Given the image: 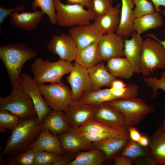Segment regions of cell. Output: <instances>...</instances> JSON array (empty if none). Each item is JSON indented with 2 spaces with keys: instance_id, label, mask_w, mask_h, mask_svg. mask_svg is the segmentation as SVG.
I'll use <instances>...</instances> for the list:
<instances>
[{
  "instance_id": "cell-36",
  "label": "cell",
  "mask_w": 165,
  "mask_h": 165,
  "mask_svg": "<svg viewBox=\"0 0 165 165\" xmlns=\"http://www.w3.org/2000/svg\"><path fill=\"white\" fill-rule=\"evenodd\" d=\"M62 156L52 152L36 150L34 165H53Z\"/></svg>"
},
{
  "instance_id": "cell-23",
  "label": "cell",
  "mask_w": 165,
  "mask_h": 165,
  "mask_svg": "<svg viewBox=\"0 0 165 165\" xmlns=\"http://www.w3.org/2000/svg\"><path fill=\"white\" fill-rule=\"evenodd\" d=\"M102 62L87 69L92 91L99 90L102 86L110 88L113 81L116 79L107 70Z\"/></svg>"
},
{
  "instance_id": "cell-8",
  "label": "cell",
  "mask_w": 165,
  "mask_h": 165,
  "mask_svg": "<svg viewBox=\"0 0 165 165\" xmlns=\"http://www.w3.org/2000/svg\"><path fill=\"white\" fill-rule=\"evenodd\" d=\"M38 85L44 99L52 110L64 111L73 101L71 89L61 82Z\"/></svg>"
},
{
  "instance_id": "cell-33",
  "label": "cell",
  "mask_w": 165,
  "mask_h": 165,
  "mask_svg": "<svg viewBox=\"0 0 165 165\" xmlns=\"http://www.w3.org/2000/svg\"><path fill=\"white\" fill-rule=\"evenodd\" d=\"M40 8L41 10L48 16L49 20L52 25L57 23L54 0H34L32 3V8L34 11Z\"/></svg>"
},
{
  "instance_id": "cell-42",
  "label": "cell",
  "mask_w": 165,
  "mask_h": 165,
  "mask_svg": "<svg viewBox=\"0 0 165 165\" xmlns=\"http://www.w3.org/2000/svg\"><path fill=\"white\" fill-rule=\"evenodd\" d=\"M25 8V7L23 5L17 6L10 9L6 8L0 6V28H1L3 22L11 13L15 11L20 12H24Z\"/></svg>"
},
{
  "instance_id": "cell-44",
  "label": "cell",
  "mask_w": 165,
  "mask_h": 165,
  "mask_svg": "<svg viewBox=\"0 0 165 165\" xmlns=\"http://www.w3.org/2000/svg\"><path fill=\"white\" fill-rule=\"evenodd\" d=\"M133 164V160L121 155L117 156L114 158L113 163V165H132Z\"/></svg>"
},
{
  "instance_id": "cell-46",
  "label": "cell",
  "mask_w": 165,
  "mask_h": 165,
  "mask_svg": "<svg viewBox=\"0 0 165 165\" xmlns=\"http://www.w3.org/2000/svg\"><path fill=\"white\" fill-rule=\"evenodd\" d=\"M128 130L130 139L138 142L141 136L138 130L134 127L129 128Z\"/></svg>"
},
{
  "instance_id": "cell-40",
  "label": "cell",
  "mask_w": 165,
  "mask_h": 165,
  "mask_svg": "<svg viewBox=\"0 0 165 165\" xmlns=\"http://www.w3.org/2000/svg\"><path fill=\"white\" fill-rule=\"evenodd\" d=\"M135 7L134 13L136 18L153 13L156 10L152 3L148 0H133Z\"/></svg>"
},
{
  "instance_id": "cell-50",
  "label": "cell",
  "mask_w": 165,
  "mask_h": 165,
  "mask_svg": "<svg viewBox=\"0 0 165 165\" xmlns=\"http://www.w3.org/2000/svg\"><path fill=\"white\" fill-rule=\"evenodd\" d=\"M162 13L165 17V9L162 11ZM147 36L149 37L153 38L160 43L163 46L165 50V38L164 41H161L158 38L153 34H148Z\"/></svg>"
},
{
  "instance_id": "cell-3",
  "label": "cell",
  "mask_w": 165,
  "mask_h": 165,
  "mask_svg": "<svg viewBox=\"0 0 165 165\" xmlns=\"http://www.w3.org/2000/svg\"><path fill=\"white\" fill-rule=\"evenodd\" d=\"M73 65L72 62L60 59L57 61L51 62L37 58L31 66L34 75L32 78L38 85L59 82L64 75L70 73Z\"/></svg>"
},
{
  "instance_id": "cell-27",
  "label": "cell",
  "mask_w": 165,
  "mask_h": 165,
  "mask_svg": "<svg viewBox=\"0 0 165 165\" xmlns=\"http://www.w3.org/2000/svg\"><path fill=\"white\" fill-rule=\"evenodd\" d=\"M151 158L160 165H165V133L159 127L154 134L150 144Z\"/></svg>"
},
{
  "instance_id": "cell-4",
  "label": "cell",
  "mask_w": 165,
  "mask_h": 165,
  "mask_svg": "<svg viewBox=\"0 0 165 165\" xmlns=\"http://www.w3.org/2000/svg\"><path fill=\"white\" fill-rule=\"evenodd\" d=\"M104 103L113 106L121 114L127 130L137 125L155 110L144 100L137 97L118 98Z\"/></svg>"
},
{
  "instance_id": "cell-22",
  "label": "cell",
  "mask_w": 165,
  "mask_h": 165,
  "mask_svg": "<svg viewBox=\"0 0 165 165\" xmlns=\"http://www.w3.org/2000/svg\"><path fill=\"white\" fill-rule=\"evenodd\" d=\"M29 148L52 152L62 156L65 153L61 147L57 135L53 134L48 130L44 128H42L38 137Z\"/></svg>"
},
{
  "instance_id": "cell-12",
  "label": "cell",
  "mask_w": 165,
  "mask_h": 165,
  "mask_svg": "<svg viewBox=\"0 0 165 165\" xmlns=\"http://www.w3.org/2000/svg\"><path fill=\"white\" fill-rule=\"evenodd\" d=\"M98 105L72 101L64 111L72 129L80 128L93 120V114Z\"/></svg>"
},
{
  "instance_id": "cell-30",
  "label": "cell",
  "mask_w": 165,
  "mask_h": 165,
  "mask_svg": "<svg viewBox=\"0 0 165 165\" xmlns=\"http://www.w3.org/2000/svg\"><path fill=\"white\" fill-rule=\"evenodd\" d=\"M118 98L111 92L110 88H106L84 93L77 102L83 104L99 105Z\"/></svg>"
},
{
  "instance_id": "cell-6",
  "label": "cell",
  "mask_w": 165,
  "mask_h": 165,
  "mask_svg": "<svg viewBox=\"0 0 165 165\" xmlns=\"http://www.w3.org/2000/svg\"><path fill=\"white\" fill-rule=\"evenodd\" d=\"M57 24L61 27H73L89 24L95 14L91 10L78 4H64L61 0H54Z\"/></svg>"
},
{
  "instance_id": "cell-16",
  "label": "cell",
  "mask_w": 165,
  "mask_h": 165,
  "mask_svg": "<svg viewBox=\"0 0 165 165\" xmlns=\"http://www.w3.org/2000/svg\"><path fill=\"white\" fill-rule=\"evenodd\" d=\"M61 148L65 152H77L95 148L93 142L80 133L72 130L57 135Z\"/></svg>"
},
{
  "instance_id": "cell-41",
  "label": "cell",
  "mask_w": 165,
  "mask_h": 165,
  "mask_svg": "<svg viewBox=\"0 0 165 165\" xmlns=\"http://www.w3.org/2000/svg\"><path fill=\"white\" fill-rule=\"evenodd\" d=\"M113 0H93L92 10L95 17L101 15L111 10L113 7Z\"/></svg>"
},
{
  "instance_id": "cell-47",
  "label": "cell",
  "mask_w": 165,
  "mask_h": 165,
  "mask_svg": "<svg viewBox=\"0 0 165 165\" xmlns=\"http://www.w3.org/2000/svg\"><path fill=\"white\" fill-rule=\"evenodd\" d=\"M126 85H127L122 80L116 79L113 82L111 87L116 89H119L124 87Z\"/></svg>"
},
{
  "instance_id": "cell-7",
  "label": "cell",
  "mask_w": 165,
  "mask_h": 165,
  "mask_svg": "<svg viewBox=\"0 0 165 165\" xmlns=\"http://www.w3.org/2000/svg\"><path fill=\"white\" fill-rule=\"evenodd\" d=\"M140 65L141 73L145 77L156 70L165 69V50L160 43L150 37L143 40Z\"/></svg>"
},
{
  "instance_id": "cell-28",
  "label": "cell",
  "mask_w": 165,
  "mask_h": 165,
  "mask_svg": "<svg viewBox=\"0 0 165 165\" xmlns=\"http://www.w3.org/2000/svg\"><path fill=\"white\" fill-rule=\"evenodd\" d=\"M130 139L121 138H112L93 142L95 148L103 152L105 160L111 157L124 147Z\"/></svg>"
},
{
  "instance_id": "cell-21",
  "label": "cell",
  "mask_w": 165,
  "mask_h": 165,
  "mask_svg": "<svg viewBox=\"0 0 165 165\" xmlns=\"http://www.w3.org/2000/svg\"><path fill=\"white\" fill-rule=\"evenodd\" d=\"M120 21L116 33L127 38L134 32L133 26L136 18L133 0H121Z\"/></svg>"
},
{
  "instance_id": "cell-53",
  "label": "cell",
  "mask_w": 165,
  "mask_h": 165,
  "mask_svg": "<svg viewBox=\"0 0 165 165\" xmlns=\"http://www.w3.org/2000/svg\"></svg>"
},
{
  "instance_id": "cell-31",
  "label": "cell",
  "mask_w": 165,
  "mask_h": 165,
  "mask_svg": "<svg viewBox=\"0 0 165 165\" xmlns=\"http://www.w3.org/2000/svg\"><path fill=\"white\" fill-rule=\"evenodd\" d=\"M126 130H127L118 129L112 127L92 120L80 127L72 129L71 130L78 133L88 132L102 133L118 132Z\"/></svg>"
},
{
  "instance_id": "cell-11",
  "label": "cell",
  "mask_w": 165,
  "mask_h": 165,
  "mask_svg": "<svg viewBox=\"0 0 165 165\" xmlns=\"http://www.w3.org/2000/svg\"><path fill=\"white\" fill-rule=\"evenodd\" d=\"M66 80L71 87L73 101H78L83 94L92 91L87 69L76 63Z\"/></svg>"
},
{
  "instance_id": "cell-5",
  "label": "cell",
  "mask_w": 165,
  "mask_h": 165,
  "mask_svg": "<svg viewBox=\"0 0 165 165\" xmlns=\"http://www.w3.org/2000/svg\"><path fill=\"white\" fill-rule=\"evenodd\" d=\"M1 110L7 111L20 118L37 116L32 99L19 82L8 96L0 97Z\"/></svg>"
},
{
  "instance_id": "cell-48",
  "label": "cell",
  "mask_w": 165,
  "mask_h": 165,
  "mask_svg": "<svg viewBox=\"0 0 165 165\" xmlns=\"http://www.w3.org/2000/svg\"><path fill=\"white\" fill-rule=\"evenodd\" d=\"M153 3L157 12H161L160 8V6L165 7V0H151Z\"/></svg>"
},
{
  "instance_id": "cell-32",
  "label": "cell",
  "mask_w": 165,
  "mask_h": 165,
  "mask_svg": "<svg viewBox=\"0 0 165 165\" xmlns=\"http://www.w3.org/2000/svg\"><path fill=\"white\" fill-rule=\"evenodd\" d=\"M36 150L29 148L18 154L8 156V165H34Z\"/></svg>"
},
{
  "instance_id": "cell-17",
  "label": "cell",
  "mask_w": 165,
  "mask_h": 165,
  "mask_svg": "<svg viewBox=\"0 0 165 165\" xmlns=\"http://www.w3.org/2000/svg\"><path fill=\"white\" fill-rule=\"evenodd\" d=\"M129 39L125 38L123 53L132 65L134 73H141L140 60L143 40L141 35L134 31Z\"/></svg>"
},
{
  "instance_id": "cell-24",
  "label": "cell",
  "mask_w": 165,
  "mask_h": 165,
  "mask_svg": "<svg viewBox=\"0 0 165 165\" xmlns=\"http://www.w3.org/2000/svg\"><path fill=\"white\" fill-rule=\"evenodd\" d=\"M98 43L96 42L85 48L78 49L74 61L75 63L88 69L102 62Z\"/></svg>"
},
{
  "instance_id": "cell-15",
  "label": "cell",
  "mask_w": 165,
  "mask_h": 165,
  "mask_svg": "<svg viewBox=\"0 0 165 165\" xmlns=\"http://www.w3.org/2000/svg\"><path fill=\"white\" fill-rule=\"evenodd\" d=\"M93 119L114 128L127 129L121 114L113 106L105 103L98 105L93 114Z\"/></svg>"
},
{
  "instance_id": "cell-52",
  "label": "cell",
  "mask_w": 165,
  "mask_h": 165,
  "mask_svg": "<svg viewBox=\"0 0 165 165\" xmlns=\"http://www.w3.org/2000/svg\"><path fill=\"white\" fill-rule=\"evenodd\" d=\"M0 131L1 132L4 133L6 132V129L0 128Z\"/></svg>"
},
{
  "instance_id": "cell-49",
  "label": "cell",
  "mask_w": 165,
  "mask_h": 165,
  "mask_svg": "<svg viewBox=\"0 0 165 165\" xmlns=\"http://www.w3.org/2000/svg\"><path fill=\"white\" fill-rule=\"evenodd\" d=\"M138 142L142 147H146L149 144V140L147 137L141 135Z\"/></svg>"
},
{
  "instance_id": "cell-14",
  "label": "cell",
  "mask_w": 165,
  "mask_h": 165,
  "mask_svg": "<svg viewBox=\"0 0 165 165\" xmlns=\"http://www.w3.org/2000/svg\"><path fill=\"white\" fill-rule=\"evenodd\" d=\"M68 33L75 42L78 49L98 42L104 35L98 31L93 22L71 27Z\"/></svg>"
},
{
  "instance_id": "cell-45",
  "label": "cell",
  "mask_w": 165,
  "mask_h": 165,
  "mask_svg": "<svg viewBox=\"0 0 165 165\" xmlns=\"http://www.w3.org/2000/svg\"><path fill=\"white\" fill-rule=\"evenodd\" d=\"M67 4H78L91 10L92 8L93 0H66Z\"/></svg>"
},
{
  "instance_id": "cell-19",
  "label": "cell",
  "mask_w": 165,
  "mask_h": 165,
  "mask_svg": "<svg viewBox=\"0 0 165 165\" xmlns=\"http://www.w3.org/2000/svg\"><path fill=\"white\" fill-rule=\"evenodd\" d=\"M121 6L118 3L107 13L94 17L93 23L100 32L103 34L116 32L120 21Z\"/></svg>"
},
{
  "instance_id": "cell-13",
  "label": "cell",
  "mask_w": 165,
  "mask_h": 165,
  "mask_svg": "<svg viewBox=\"0 0 165 165\" xmlns=\"http://www.w3.org/2000/svg\"><path fill=\"white\" fill-rule=\"evenodd\" d=\"M125 38L116 32L104 34L98 43V47L102 62L112 58L124 56Z\"/></svg>"
},
{
  "instance_id": "cell-10",
  "label": "cell",
  "mask_w": 165,
  "mask_h": 165,
  "mask_svg": "<svg viewBox=\"0 0 165 165\" xmlns=\"http://www.w3.org/2000/svg\"><path fill=\"white\" fill-rule=\"evenodd\" d=\"M19 82L32 99L38 119L42 122L51 110L43 97L38 84L34 81L31 76L26 73L21 74Z\"/></svg>"
},
{
  "instance_id": "cell-26",
  "label": "cell",
  "mask_w": 165,
  "mask_h": 165,
  "mask_svg": "<svg viewBox=\"0 0 165 165\" xmlns=\"http://www.w3.org/2000/svg\"><path fill=\"white\" fill-rule=\"evenodd\" d=\"M163 24L162 16L156 11L136 18L133 29L134 31L141 35L149 30L162 26Z\"/></svg>"
},
{
  "instance_id": "cell-51",
  "label": "cell",
  "mask_w": 165,
  "mask_h": 165,
  "mask_svg": "<svg viewBox=\"0 0 165 165\" xmlns=\"http://www.w3.org/2000/svg\"><path fill=\"white\" fill-rule=\"evenodd\" d=\"M161 127L165 133V118L163 121L162 125Z\"/></svg>"
},
{
  "instance_id": "cell-9",
  "label": "cell",
  "mask_w": 165,
  "mask_h": 165,
  "mask_svg": "<svg viewBox=\"0 0 165 165\" xmlns=\"http://www.w3.org/2000/svg\"><path fill=\"white\" fill-rule=\"evenodd\" d=\"M48 50L60 59L72 62L75 61L77 50L76 44L69 34L62 33L54 35L47 45Z\"/></svg>"
},
{
  "instance_id": "cell-35",
  "label": "cell",
  "mask_w": 165,
  "mask_h": 165,
  "mask_svg": "<svg viewBox=\"0 0 165 165\" xmlns=\"http://www.w3.org/2000/svg\"><path fill=\"white\" fill-rule=\"evenodd\" d=\"M80 133L92 142L114 137H121L130 139L128 130L115 132L93 133L82 132Z\"/></svg>"
},
{
  "instance_id": "cell-37",
  "label": "cell",
  "mask_w": 165,
  "mask_h": 165,
  "mask_svg": "<svg viewBox=\"0 0 165 165\" xmlns=\"http://www.w3.org/2000/svg\"><path fill=\"white\" fill-rule=\"evenodd\" d=\"M109 88L111 92L118 98L130 99L137 97L139 87L137 84H130L120 89Z\"/></svg>"
},
{
  "instance_id": "cell-43",
  "label": "cell",
  "mask_w": 165,
  "mask_h": 165,
  "mask_svg": "<svg viewBox=\"0 0 165 165\" xmlns=\"http://www.w3.org/2000/svg\"><path fill=\"white\" fill-rule=\"evenodd\" d=\"M77 153L71 152H65L64 154L53 165H68L74 159Z\"/></svg>"
},
{
  "instance_id": "cell-18",
  "label": "cell",
  "mask_w": 165,
  "mask_h": 165,
  "mask_svg": "<svg viewBox=\"0 0 165 165\" xmlns=\"http://www.w3.org/2000/svg\"><path fill=\"white\" fill-rule=\"evenodd\" d=\"M44 14L41 10L20 13L15 11L9 15V22L17 28L28 31H33L36 28Z\"/></svg>"
},
{
  "instance_id": "cell-29",
  "label": "cell",
  "mask_w": 165,
  "mask_h": 165,
  "mask_svg": "<svg viewBox=\"0 0 165 165\" xmlns=\"http://www.w3.org/2000/svg\"><path fill=\"white\" fill-rule=\"evenodd\" d=\"M105 160L103 152L95 148L77 153L68 165H101Z\"/></svg>"
},
{
  "instance_id": "cell-20",
  "label": "cell",
  "mask_w": 165,
  "mask_h": 165,
  "mask_svg": "<svg viewBox=\"0 0 165 165\" xmlns=\"http://www.w3.org/2000/svg\"><path fill=\"white\" fill-rule=\"evenodd\" d=\"M42 128L55 135L71 131V128L63 111L51 110L42 122Z\"/></svg>"
},
{
  "instance_id": "cell-39",
  "label": "cell",
  "mask_w": 165,
  "mask_h": 165,
  "mask_svg": "<svg viewBox=\"0 0 165 165\" xmlns=\"http://www.w3.org/2000/svg\"><path fill=\"white\" fill-rule=\"evenodd\" d=\"M20 118L6 110L0 111V128L11 131L17 125Z\"/></svg>"
},
{
  "instance_id": "cell-25",
  "label": "cell",
  "mask_w": 165,
  "mask_h": 165,
  "mask_svg": "<svg viewBox=\"0 0 165 165\" xmlns=\"http://www.w3.org/2000/svg\"><path fill=\"white\" fill-rule=\"evenodd\" d=\"M105 67L113 76L124 79H130L134 73L133 67L126 58L116 57L107 61Z\"/></svg>"
},
{
  "instance_id": "cell-38",
  "label": "cell",
  "mask_w": 165,
  "mask_h": 165,
  "mask_svg": "<svg viewBox=\"0 0 165 165\" xmlns=\"http://www.w3.org/2000/svg\"><path fill=\"white\" fill-rule=\"evenodd\" d=\"M144 80L146 85L152 89L151 97L152 99H155L158 95V90L161 89L165 91V71L162 72L159 79L155 76H148L145 78Z\"/></svg>"
},
{
  "instance_id": "cell-1",
  "label": "cell",
  "mask_w": 165,
  "mask_h": 165,
  "mask_svg": "<svg viewBox=\"0 0 165 165\" xmlns=\"http://www.w3.org/2000/svg\"><path fill=\"white\" fill-rule=\"evenodd\" d=\"M42 129V123L37 116L20 118L17 125L11 131L2 154L12 155L29 149Z\"/></svg>"
},
{
  "instance_id": "cell-2",
  "label": "cell",
  "mask_w": 165,
  "mask_h": 165,
  "mask_svg": "<svg viewBox=\"0 0 165 165\" xmlns=\"http://www.w3.org/2000/svg\"><path fill=\"white\" fill-rule=\"evenodd\" d=\"M37 55L33 49L22 43H13L0 46V58L6 68L12 88L19 83L24 64Z\"/></svg>"
},
{
  "instance_id": "cell-34",
  "label": "cell",
  "mask_w": 165,
  "mask_h": 165,
  "mask_svg": "<svg viewBox=\"0 0 165 165\" xmlns=\"http://www.w3.org/2000/svg\"><path fill=\"white\" fill-rule=\"evenodd\" d=\"M142 147L138 142L130 139L120 155L133 160L143 157L146 153Z\"/></svg>"
}]
</instances>
